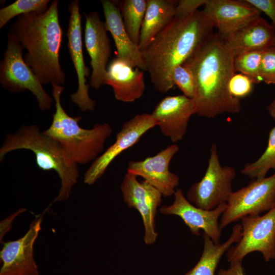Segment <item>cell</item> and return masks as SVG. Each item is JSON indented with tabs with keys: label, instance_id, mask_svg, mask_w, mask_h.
Instances as JSON below:
<instances>
[{
	"label": "cell",
	"instance_id": "1",
	"mask_svg": "<svg viewBox=\"0 0 275 275\" xmlns=\"http://www.w3.org/2000/svg\"><path fill=\"white\" fill-rule=\"evenodd\" d=\"M214 25L203 10L186 18L174 17L142 52L154 89L173 88L172 74L212 36Z\"/></svg>",
	"mask_w": 275,
	"mask_h": 275
},
{
	"label": "cell",
	"instance_id": "2",
	"mask_svg": "<svg viewBox=\"0 0 275 275\" xmlns=\"http://www.w3.org/2000/svg\"><path fill=\"white\" fill-rule=\"evenodd\" d=\"M235 58L217 33L211 36L183 65L191 71L195 84L194 100L196 114L208 119L224 113H238L239 99L229 91L235 73Z\"/></svg>",
	"mask_w": 275,
	"mask_h": 275
},
{
	"label": "cell",
	"instance_id": "3",
	"mask_svg": "<svg viewBox=\"0 0 275 275\" xmlns=\"http://www.w3.org/2000/svg\"><path fill=\"white\" fill-rule=\"evenodd\" d=\"M58 5L54 0L43 13L18 16L9 32L26 50L24 60L42 85L62 86L66 81L60 62L63 32Z\"/></svg>",
	"mask_w": 275,
	"mask_h": 275
},
{
	"label": "cell",
	"instance_id": "4",
	"mask_svg": "<svg viewBox=\"0 0 275 275\" xmlns=\"http://www.w3.org/2000/svg\"><path fill=\"white\" fill-rule=\"evenodd\" d=\"M25 149L35 155L38 168L54 171L61 179V188L52 203L69 198L79 175L78 164L73 161L61 145L41 132L35 125L23 126L12 134H7L0 148V160L12 151Z\"/></svg>",
	"mask_w": 275,
	"mask_h": 275
},
{
	"label": "cell",
	"instance_id": "5",
	"mask_svg": "<svg viewBox=\"0 0 275 275\" xmlns=\"http://www.w3.org/2000/svg\"><path fill=\"white\" fill-rule=\"evenodd\" d=\"M56 111L50 126L43 132L57 141L69 157L77 164H85L95 160L102 153L112 129L107 123L95 124L90 129L81 127L80 116L71 117L63 107L61 97L63 86L51 85Z\"/></svg>",
	"mask_w": 275,
	"mask_h": 275
},
{
	"label": "cell",
	"instance_id": "6",
	"mask_svg": "<svg viewBox=\"0 0 275 275\" xmlns=\"http://www.w3.org/2000/svg\"><path fill=\"white\" fill-rule=\"evenodd\" d=\"M23 49L21 45L8 33L6 49L0 63L1 85L11 93L29 90L36 97L39 109L42 111L48 110L53 99L25 62Z\"/></svg>",
	"mask_w": 275,
	"mask_h": 275
},
{
	"label": "cell",
	"instance_id": "7",
	"mask_svg": "<svg viewBox=\"0 0 275 275\" xmlns=\"http://www.w3.org/2000/svg\"><path fill=\"white\" fill-rule=\"evenodd\" d=\"M236 176L234 168L221 165L217 146L212 144L204 175L200 181L191 186L187 193V199L196 207L206 210L227 203L233 192L232 184Z\"/></svg>",
	"mask_w": 275,
	"mask_h": 275
},
{
	"label": "cell",
	"instance_id": "8",
	"mask_svg": "<svg viewBox=\"0 0 275 275\" xmlns=\"http://www.w3.org/2000/svg\"><path fill=\"white\" fill-rule=\"evenodd\" d=\"M226 204L219 222L222 230L244 216L268 211L275 204V173L268 177L254 179L248 185L233 191Z\"/></svg>",
	"mask_w": 275,
	"mask_h": 275
},
{
	"label": "cell",
	"instance_id": "9",
	"mask_svg": "<svg viewBox=\"0 0 275 275\" xmlns=\"http://www.w3.org/2000/svg\"><path fill=\"white\" fill-rule=\"evenodd\" d=\"M242 236L237 244L229 249L228 262L242 261L250 253H261L264 260L275 259V204L262 216L250 215L241 219Z\"/></svg>",
	"mask_w": 275,
	"mask_h": 275
},
{
	"label": "cell",
	"instance_id": "10",
	"mask_svg": "<svg viewBox=\"0 0 275 275\" xmlns=\"http://www.w3.org/2000/svg\"><path fill=\"white\" fill-rule=\"evenodd\" d=\"M157 126L149 114H138L125 122L116 136L115 142L91 163L85 172L84 182L94 184L105 173L113 160L133 146L147 131Z\"/></svg>",
	"mask_w": 275,
	"mask_h": 275
},
{
	"label": "cell",
	"instance_id": "11",
	"mask_svg": "<svg viewBox=\"0 0 275 275\" xmlns=\"http://www.w3.org/2000/svg\"><path fill=\"white\" fill-rule=\"evenodd\" d=\"M68 10L70 16L66 33L67 46L78 81L77 90L71 95V99L81 111H93L96 102L90 97L89 85L86 84L90 70L85 65L83 55L81 17L78 1L71 2Z\"/></svg>",
	"mask_w": 275,
	"mask_h": 275
},
{
	"label": "cell",
	"instance_id": "12",
	"mask_svg": "<svg viewBox=\"0 0 275 275\" xmlns=\"http://www.w3.org/2000/svg\"><path fill=\"white\" fill-rule=\"evenodd\" d=\"M121 189L124 201L129 207L135 208L142 217L145 243L153 244L158 236L155 231V217L157 208L162 201V194L145 180L139 182L136 176L127 172Z\"/></svg>",
	"mask_w": 275,
	"mask_h": 275
},
{
	"label": "cell",
	"instance_id": "13",
	"mask_svg": "<svg viewBox=\"0 0 275 275\" xmlns=\"http://www.w3.org/2000/svg\"><path fill=\"white\" fill-rule=\"evenodd\" d=\"M226 206V203H223L211 210L200 208L185 198L181 189H177L173 204L161 206L159 211L164 214H173L180 217L192 234L199 236L202 230L214 243L219 244L222 230L218 218L225 210Z\"/></svg>",
	"mask_w": 275,
	"mask_h": 275
},
{
	"label": "cell",
	"instance_id": "14",
	"mask_svg": "<svg viewBox=\"0 0 275 275\" xmlns=\"http://www.w3.org/2000/svg\"><path fill=\"white\" fill-rule=\"evenodd\" d=\"M42 215L30 224L20 238L3 243L0 252V275H39L33 255L34 244L41 230Z\"/></svg>",
	"mask_w": 275,
	"mask_h": 275
},
{
	"label": "cell",
	"instance_id": "15",
	"mask_svg": "<svg viewBox=\"0 0 275 275\" xmlns=\"http://www.w3.org/2000/svg\"><path fill=\"white\" fill-rule=\"evenodd\" d=\"M179 150L178 146L174 144L144 160L130 161L127 172L143 178L163 196H171L174 195L180 179L178 175L170 171L169 166Z\"/></svg>",
	"mask_w": 275,
	"mask_h": 275
},
{
	"label": "cell",
	"instance_id": "16",
	"mask_svg": "<svg viewBox=\"0 0 275 275\" xmlns=\"http://www.w3.org/2000/svg\"><path fill=\"white\" fill-rule=\"evenodd\" d=\"M195 114L196 109L193 99L183 94L163 98L150 114L161 133L174 143L183 138L189 120Z\"/></svg>",
	"mask_w": 275,
	"mask_h": 275
},
{
	"label": "cell",
	"instance_id": "17",
	"mask_svg": "<svg viewBox=\"0 0 275 275\" xmlns=\"http://www.w3.org/2000/svg\"><path fill=\"white\" fill-rule=\"evenodd\" d=\"M85 16V43L92 67L89 85L97 90L103 85L111 55V41L105 22L100 19L97 12H91Z\"/></svg>",
	"mask_w": 275,
	"mask_h": 275
},
{
	"label": "cell",
	"instance_id": "18",
	"mask_svg": "<svg viewBox=\"0 0 275 275\" xmlns=\"http://www.w3.org/2000/svg\"><path fill=\"white\" fill-rule=\"evenodd\" d=\"M203 11L223 39L260 17L261 13L245 0H207Z\"/></svg>",
	"mask_w": 275,
	"mask_h": 275
},
{
	"label": "cell",
	"instance_id": "19",
	"mask_svg": "<svg viewBox=\"0 0 275 275\" xmlns=\"http://www.w3.org/2000/svg\"><path fill=\"white\" fill-rule=\"evenodd\" d=\"M104 85L112 88L117 100L132 102L144 94L145 89L144 72L116 57L107 66Z\"/></svg>",
	"mask_w": 275,
	"mask_h": 275
},
{
	"label": "cell",
	"instance_id": "20",
	"mask_svg": "<svg viewBox=\"0 0 275 275\" xmlns=\"http://www.w3.org/2000/svg\"><path fill=\"white\" fill-rule=\"evenodd\" d=\"M105 23L114 39L117 50L116 57L134 68L146 72V65L139 46L130 39L124 26L118 7L115 2L101 1Z\"/></svg>",
	"mask_w": 275,
	"mask_h": 275
},
{
	"label": "cell",
	"instance_id": "21",
	"mask_svg": "<svg viewBox=\"0 0 275 275\" xmlns=\"http://www.w3.org/2000/svg\"><path fill=\"white\" fill-rule=\"evenodd\" d=\"M223 40L235 58L243 53L264 50L273 45L275 29L272 24L259 17Z\"/></svg>",
	"mask_w": 275,
	"mask_h": 275
},
{
	"label": "cell",
	"instance_id": "22",
	"mask_svg": "<svg viewBox=\"0 0 275 275\" xmlns=\"http://www.w3.org/2000/svg\"><path fill=\"white\" fill-rule=\"evenodd\" d=\"M178 1L147 0L139 47L142 52L175 17Z\"/></svg>",
	"mask_w": 275,
	"mask_h": 275
},
{
	"label": "cell",
	"instance_id": "23",
	"mask_svg": "<svg viewBox=\"0 0 275 275\" xmlns=\"http://www.w3.org/2000/svg\"><path fill=\"white\" fill-rule=\"evenodd\" d=\"M242 236L241 225L236 224L230 237L222 244H215L210 237L203 232L204 248L198 263L185 275H214L215 270L224 254L234 243H238Z\"/></svg>",
	"mask_w": 275,
	"mask_h": 275
},
{
	"label": "cell",
	"instance_id": "24",
	"mask_svg": "<svg viewBox=\"0 0 275 275\" xmlns=\"http://www.w3.org/2000/svg\"><path fill=\"white\" fill-rule=\"evenodd\" d=\"M147 5V0H123L118 6L129 36L138 46Z\"/></svg>",
	"mask_w": 275,
	"mask_h": 275
},
{
	"label": "cell",
	"instance_id": "25",
	"mask_svg": "<svg viewBox=\"0 0 275 275\" xmlns=\"http://www.w3.org/2000/svg\"><path fill=\"white\" fill-rule=\"evenodd\" d=\"M270 169L275 170V126L269 133L264 152L256 161L245 164L241 173L253 179H259L265 177Z\"/></svg>",
	"mask_w": 275,
	"mask_h": 275
},
{
	"label": "cell",
	"instance_id": "26",
	"mask_svg": "<svg viewBox=\"0 0 275 275\" xmlns=\"http://www.w3.org/2000/svg\"><path fill=\"white\" fill-rule=\"evenodd\" d=\"M49 0H17L0 10V29L14 17L32 12L43 13L48 7Z\"/></svg>",
	"mask_w": 275,
	"mask_h": 275
},
{
	"label": "cell",
	"instance_id": "27",
	"mask_svg": "<svg viewBox=\"0 0 275 275\" xmlns=\"http://www.w3.org/2000/svg\"><path fill=\"white\" fill-rule=\"evenodd\" d=\"M264 50L250 51L236 57L234 59L235 71L249 76L254 83L260 82V70Z\"/></svg>",
	"mask_w": 275,
	"mask_h": 275
},
{
	"label": "cell",
	"instance_id": "28",
	"mask_svg": "<svg viewBox=\"0 0 275 275\" xmlns=\"http://www.w3.org/2000/svg\"><path fill=\"white\" fill-rule=\"evenodd\" d=\"M172 80L182 91L183 95L192 98L194 97L195 84L190 70L184 65L176 67L172 74Z\"/></svg>",
	"mask_w": 275,
	"mask_h": 275
},
{
	"label": "cell",
	"instance_id": "29",
	"mask_svg": "<svg viewBox=\"0 0 275 275\" xmlns=\"http://www.w3.org/2000/svg\"><path fill=\"white\" fill-rule=\"evenodd\" d=\"M259 77L267 84H275V45L263 51Z\"/></svg>",
	"mask_w": 275,
	"mask_h": 275
},
{
	"label": "cell",
	"instance_id": "30",
	"mask_svg": "<svg viewBox=\"0 0 275 275\" xmlns=\"http://www.w3.org/2000/svg\"><path fill=\"white\" fill-rule=\"evenodd\" d=\"M254 83L249 76L242 73H235L229 82L230 93L233 97L240 99L251 93Z\"/></svg>",
	"mask_w": 275,
	"mask_h": 275
},
{
	"label": "cell",
	"instance_id": "31",
	"mask_svg": "<svg viewBox=\"0 0 275 275\" xmlns=\"http://www.w3.org/2000/svg\"><path fill=\"white\" fill-rule=\"evenodd\" d=\"M207 0H180L176 7L175 17H188L198 10V8L205 4Z\"/></svg>",
	"mask_w": 275,
	"mask_h": 275
},
{
	"label": "cell",
	"instance_id": "32",
	"mask_svg": "<svg viewBox=\"0 0 275 275\" xmlns=\"http://www.w3.org/2000/svg\"><path fill=\"white\" fill-rule=\"evenodd\" d=\"M251 5L264 13L271 20L275 29V0H245Z\"/></svg>",
	"mask_w": 275,
	"mask_h": 275
},
{
	"label": "cell",
	"instance_id": "33",
	"mask_svg": "<svg viewBox=\"0 0 275 275\" xmlns=\"http://www.w3.org/2000/svg\"><path fill=\"white\" fill-rule=\"evenodd\" d=\"M244 268L242 265V261L236 260L230 262L228 269L221 268L217 275H244Z\"/></svg>",
	"mask_w": 275,
	"mask_h": 275
},
{
	"label": "cell",
	"instance_id": "34",
	"mask_svg": "<svg viewBox=\"0 0 275 275\" xmlns=\"http://www.w3.org/2000/svg\"><path fill=\"white\" fill-rule=\"evenodd\" d=\"M26 210L25 209L21 208L19 211L11 215L6 219L1 221V240L4 236L5 234L11 229V223L14 218L19 214Z\"/></svg>",
	"mask_w": 275,
	"mask_h": 275
},
{
	"label": "cell",
	"instance_id": "35",
	"mask_svg": "<svg viewBox=\"0 0 275 275\" xmlns=\"http://www.w3.org/2000/svg\"><path fill=\"white\" fill-rule=\"evenodd\" d=\"M267 111L269 115L275 120V99L268 106Z\"/></svg>",
	"mask_w": 275,
	"mask_h": 275
},
{
	"label": "cell",
	"instance_id": "36",
	"mask_svg": "<svg viewBox=\"0 0 275 275\" xmlns=\"http://www.w3.org/2000/svg\"><path fill=\"white\" fill-rule=\"evenodd\" d=\"M273 45H275V40H274V44H273Z\"/></svg>",
	"mask_w": 275,
	"mask_h": 275
}]
</instances>
